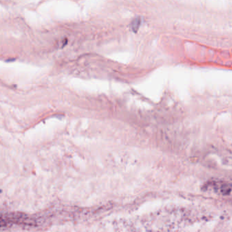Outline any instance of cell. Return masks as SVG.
Returning a JSON list of instances; mask_svg holds the SVG:
<instances>
[{
	"instance_id": "obj_1",
	"label": "cell",
	"mask_w": 232,
	"mask_h": 232,
	"mask_svg": "<svg viewBox=\"0 0 232 232\" xmlns=\"http://www.w3.org/2000/svg\"><path fill=\"white\" fill-rule=\"evenodd\" d=\"M141 24V19L140 17H138L136 18H135L134 20L132 21V23L131 24V29L132 30V31H134V33H136L138 31V30L140 28V26Z\"/></svg>"
}]
</instances>
